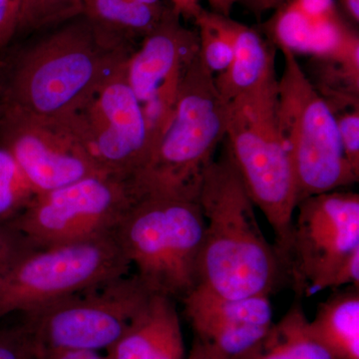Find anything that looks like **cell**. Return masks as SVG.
I'll list each match as a JSON object with an SVG mask.
<instances>
[{
	"label": "cell",
	"instance_id": "1",
	"mask_svg": "<svg viewBox=\"0 0 359 359\" xmlns=\"http://www.w3.org/2000/svg\"><path fill=\"white\" fill-rule=\"evenodd\" d=\"M132 54L104 42L80 14L0 53L4 103L42 117H68L81 110Z\"/></svg>",
	"mask_w": 359,
	"mask_h": 359
},
{
	"label": "cell",
	"instance_id": "2",
	"mask_svg": "<svg viewBox=\"0 0 359 359\" xmlns=\"http://www.w3.org/2000/svg\"><path fill=\"white\" fill-rule=\"evenodd\" d=\"M201 181L205 218L199 285L229 299L269 295L285 276L275 245L257 222L255 205L226 141Z\"/></svg>",
	"mask_w": 359,
	"mask_h": 359
},
{
	"label": "cell",
	"instance_id": "3",
	"mask_svg": "<svg viewBox=\"0 0 359 359\" xmlns=\"http://www.w3.org/2000/svg\"><path fill=\"white\" fill-rule=\"evenodd\" d=\"M278 82L276 70H271L256 88L229 102L224 141L255 207L273 229L285 271L297 192L278 127Z\"/></svg>",
	"mask_w": 359,
	"mask_h": 359
},
{
	"label": "cell",
	"instance_id": "4",
	"mask_svg": "<svg viewBox=\"0 0 359 359\" xmlns=\"http://www.w3.org/2000/svg\"><path fill=\"white\" fill-rule=\"evenodd\" d=\"M205 226L199 196L153 194L136 197L113 233L151 292L182 301L199 285Z\"/></svg>",
	"mask_w": 359,
	"mask_h": 359
},
{
	"label": "cell",
	"instance_id": "5",
	"mask_svg": "<svg viewBox=\"0 0 359 359\" xmlns=\"http://www.w3.org/2000/svg\"><path fill=\"white\" fill-rule=\"evenodd\" d=\"M228 107L199 50L184 74L166 130L145 166L130 179L137 197L199 196L203 174L226 137Z\"/></svg>",
	"mask_w": 359,
	"mask_h": 359
},
{
	"label": "cell",
	"instance_id": "6",
	"mask_svg": "<svg viewBox=\"0 0 359 359\" xmlns=\"http://www.w3.org/2000/svg\"><path fill=\"white\" fill-rule=\"evenodd\" d=\"M283 70L278 82V122L289 153L297 205L311 196L358 183L347 162L334 113L314 88L297 55L280 50Z\"/></svg>",
	"mask_w": 359,
	"mask_h": 359
},
{
	"label": "cell",
	"instance_id": "7",
	"mask_svg": "<svg viewBox=\"0 0 359 359\" xmlns=\"http://www.w3.org/2000/svg\"><path fill=\"white\" fill-rule=\"evenodd\" d=\"M130 269L113 233L33 249L0 278V318L99 287L129 275Z\"/></svg>",
	"mask_w": 359,
	"mask_h": 359
},
{
	"label": "cell",
	"instance_id": "8",
	"mask_svg": "<svg viewBox=\"0 0 359 359\" xmlns=\"http://www.w3.org/2000/svg\"><path fill=\"white\" fill-rule=\"evenodd\" d=\"M154 292L136 275L116 278L23 314L40 359L65 351H107Z\"/></svg>",
	"mask_w": 359,
	"mask_h": 359
},
{
	"label": "cell",
	"instance_id": "9",
	"mask_svg": "<svg viewBox=\"0 0 359 359\" xmlns=\"http://www.w3.org/2000/svg\"><path fill=\"white\" fill-rule=\"evenodd\" d=\"M136 199L129 180L96 174L37 195L11 221L36 249L114 231Z\"/></svg>",
	"mask_w": 359,
	"mask_h": 359
},
{
	"label": "cell",
	"instance_id": "10",
	"mask_svg": "<svg viewBox=\"0 0 359 359\" xmlns=\"http://www.w3.org/2000/svg\"><path fill=\"white\" fill-rule=\"evenodd\" d=\"M287 278L297 297L327 290L342 262L359 248V195L337 190L297 205Z\"/></svg>",
	"mask_w": 359,
	"mask_h": 359
},
{
	"label": "cell",
	"instance_id": "11",
	"mask_svg": "<svg viewBox=\"0 0 359 359\" xmlns=\"http://www.w3.org/2000/svg\"><path fill=\"white\" fill-rule=\"evenodd\" d=\"M0 145L13 155L36 195L96 174L74 114L42 117L4 103Z\"/></svg>",
	"mask_w": 359,
	"mask_h": 359
},
{
	"label": "cell",
	"instance_id": "12",
	"mask_svg": "<svg viewBox=\"0 0 359 359\" xmlns=\"http://www.w3.org/2000/svg\"><path fill=\"white\" fill-rule=\"evenodd\" d=\"M126 63L74 116L97 167L103 173L130 180L148 162L153 143L127 80Z\"/></svg>",
	"mask_w": 359,
	"mask_h": 359
},
{
	"label": "cell",
	"instance_id": "13",
	"mask_svg": "<svg viewBox=\"0 0 359 359\" xmlns=\"http://www.w3.org/2000/svg\"><path fill=\"white\" fill-rule=\"evenodd\" d=\"M199 50L197 30L187 28L173 8L127 61V80L145 115L153 150L173 114L187 68Z\"/></svg>",
	"mask_w": 359,
	"mask_h": 359
},
{
	"label": "cell",
	"instance_id": "14",
	"mask_svg": "<svg viewBox=\"0 0 359 359\" xmlns=\"http://www.w3.org/2000/svg\"><path fill=\"white\" fill-rule=\"evenodd\" d=\"M195 339L223 359H241L273 325L269 295L229 299L197 285L181 301Z\"/></svg>",
	"mask_w": 359,
	"mask_h": 359
},
{
	"label": "cell",
	"instance_id": "15",
	"mask_svg": "<svg viewBox=\"0 0 359 359\" xmlns=\"http://www.w3.org/2000/svg\"><path fill=\"white\" fill-rule=\"evenodd\" d=\"M264 28L276 48L311 57L334 50L354 30L337 0H285Z\"/></svg>",
	"mask_w": 359,
	"mask_h": 359
},
{
	"label": "cell",
	"instance_id": "16",
	"mask_svg": "<svg viewBox=\"0 0 359 359\" xmlns=\"http://www.w3.org/2000/svg\"><path fill=\"white\" fill-rule=\"evenodd\" d=\"M110 359H185L176 301L153 294L120 339L107 349Z\"/></svg>",
	"mask_w": 359,
	"mask_h": 359
},
{
	"label": "cell",
	"instance_id": "17",
	"mask_svg": "<svg viewBox=\"0 0 359 359\" xmlns=\"http://www.w3.org/2000/svg\"><path fill=\"white\" fill-rule=\"evenodd\" d=\"M172 9L171 4L151 6L133 0H83L82 14L104 42L134 52Z\"/></svg>",
	"mask_w": 359,
	"mask_h": 359
},
{
	"label": "cell",
	"instance_id": "18",
	"mask_svg": "<svg viewBox=\"0 0 359 359\" xmlns=\"http://www.w3.org/2000/svg\"><path fill=\"white\" fill-rule=\"evenodd\" d=\"M233 56L231 65L215 76L217 88L231 102L264 81L276 69V47L250 26L233 21Z\"/></svg>",
	"mask_w": 359,
	"mask_h": 359
},
{
	"label": "cell",
	"instance_id": "19",
	"mask_svg": "<svg viewBox=\"0 0 359 359\" xmlns=\"http://www.w3.org/2000/svg\"><path fill=\"white\" fill-rule=\"evenodd\" d=\"M309 72L332 112L359 105L358 33L353 30L334 50L311 57Z\"/></svg>",
	"mask_w": 359,
	"mask_h": 359
},
{
	"label": "cell",
	"instance_id": "20",
	"mask_svg": "<svg viewBox=\"0 0 359 359\" xmlns=\"http://www.w3.org/2000/svg\"><path fill=\"white\" fill-rule=\"evenodd\" d=\"M309 327L335 359H359V289L341 290L321 302Z\"/></svg>",
	"mask_w": 359,
	"mask_h": 359
},
{
	"label": "cell",
	"instance_id": "21",
	"mask_svg": "<svg viewBox=\"0 0 359 359\" xmlns=\"http://www.w3.org/2000/svg\"><path fill=\"white\" fill-rule=\"evenodd\" d=\"M241 359H335L314 337L299 302L273 323L266 337Z\"/></svg>",
	"mask_w": 359,
	"mask_h": 359
},
{
	"label": "cell",
	"instance_id": "22",
	"mask_svg": "<svg viewBox=\"0 0 359 359\" xmlns=\"http://www.w3.org/2000/svg\"><path fill=\"white\" fill-rule=\"evenodd\" d=\"M199 37L200 56L215 76L223 73L233 56V21L202 7L194 18Z\"/></svg>",
	"mask_w": 359,
	"mask_h": 359
},
{
	"label": "cell",
	"instance_id": "23",
	"mask_svg": "<svg viewBox=\"0 0 359 359\" xmlns=\"http://www.w3.org/2000/svg\"><path fill=\"white\" fill-rule=\"evenodd\" d=\"M83 0H18V28L21 40L55 27L82 14Z\"/></svg>",
	"mask_w": 359,
	"mask_h": 359
},
{
	"label": "cell",
	"instance_id": "24",
	"mask_svg": "<svg viewBox=\"0 0 359 359\" xmlns=\"http://www.w3.org/2000/svg\"><path fill=\"white\" fill-rule=\"evenodd\" d=\"M36 196L13 155L0 145V223L18 218Z\"/></svg>",
	"mask_w": 359,
	"mask_h": 359
},
{
	"label": "cell",
	"instance_id": "25",
	"mask_svg": "<svg viewBox=\"0 0 359 359\" xmlns=\"http://www.w3.org/2000/svg\"><path fill=\"white\" fill-rule=\"evenodd\" d=\"M334 113L340 142L347 162L359 175V105Z\"/></svg>",
	"mask_w": 359,
	"mask_h": 359
},
{
	"label": "cell",
	"instance_id": "26",
	"mask_svg": "<svg viewBox=\"0 0 359 359\" xmlns=\"http://www.w3.org/2000/svg\"><path fill=\"white\" fill-rule=\"evenodd\" d=\"M0 359H40L34 339L25 323L0 328Z\"/></svg>",
	"mask_w": 359,
	"mask_h": 359
},
{
	"label": "cell",
	"instance_id": "27",
	"mask_svg": "<svg viewBox=\"0 0 359 359\" xmlns=\"http://www.w3.org/2000/svg\"><path fill=\"white\" fill-rule=\"evenodd\" d=\"M36 248L11 222L0 223V278L26 252Z\"/></svg>",
	"mask_w": 359,
	"mask_h": 359
},
{
	"label": "cell",
	"instance_id": "28",
	"mask_svg": "<svg viewBox=\"0 0 359 359\" xmlns=\"http://www.w3.org/2000/svg\"><path fill=\"white\" fill-rule=\"evenodd\" d=\"M18 28V0H0V53L16 39Z\"/></svg>",
	"mask_w": 359,
	"mask_h": 359
},
{
	"label": "cell",
	"instance_id": "29",
	"mask_svg": "<svg viewBox=\"0 0 359 359\" xmlns=\"http://www.w3.org/2000/svg\"><path fill=\"white\" fill-rule=\"evenodd\" d=\"M344 285L359 287V248L340 264L330 280L328 289L337 290Z\"/></svg>",
	"mask_w": 359,
	"mask_h": 359
},
{
	"label": "cell",
	"instance_id": "30",
	"mask_svg": "<svg viewBox=\"0 0 359 359\" xmlns=\"http://www.w3.org/2000/svg\"><path fill=\"white\" fill-rule=\"evenodd\" d=\"M170 4L181 18L188 20H194L202 9L200 0H170Z\"/></svg>",
	"mask_w": 359,
	"mask_h": 359
},
{
	"label": "cell",
	"instance_id": "31",
	"mask_svg": "<svg viewBox=\"0 0 359 359\" xmlns=\"http://www.w3.org/2000/svg\"><path fill=\"white\" fill-rule=\"evenodd\" d=\"M45 359H110L107 355H101L98 351H65V353H60L53 354V355L48 356Z\"/></svg>",
	"mask_w": 359,
	"mask_h": 359
},
{
	"label": "cell",
	"instance_id": "32",
	"mask_svg": "<svg viewBox=\"0 0 359 359\" xmlns=\"http://www.w3.org/2000/svg\"><path fill=\"white\" fill-rule=\"evenodd\" d=\"M188 359H223L211 348L203 344L199 340H194L192 348Z\"/></svg>",
	"mask_w": 359,
	"mask_h": 359
},
{
	"label": "cell",
	"instance_id": "33",
	"mask_svg": "<svg viewBox=\"0 0 359 359\" xmlns=\"http://www.w3.org/2000/svg\"><path fill=\"white\" fill-rule=\"evenodd\" d=\"M210 11L223 16H230L233 6L240 0H205Z\"/></svg>",
	"mask_w": 359,
	"mask_h": 359
},
{
	"label": "cell",
	"instance_id": "34",
	"mask_svg": "<svg viewBox=\"0 0 359 359\" xmlns=\"http://www.w3.org/2000/svg\"><path fill=\"white\" fill-rule=\"evenodd\" d=\"M346 15L353 22H359V0H339Z\"/></svg>",
	"mask_w": 359,
	"mask_h": 359
},
{
	"label": "cell",
	"instance_id": "35",
	"mask_svg": "<svg viewBox=\"0 0 359 359\" xmlns=\"http://www.w3.org/2000/svg\"><path fill=\"white\" fill-rule=\"evenodd\" d=\"M283 1H285V0H259L256 13H264V11L278 8Z\"/></svg>",
	"mask_w": 359,
	"mask_h": 359
},
{
	"label": "cell",
	"instance_id": "36",
	"mask_svg": "<svg viewBox=\"0 0 359 359\" xmlns=\"http://www.w3.org/2000/svg\"><path fill=\"white\" fill-rule=\"evenodd\" d=\"M133 1L138 2V4H146V6H165L164 0H133Z\"/></svg>",
	"mask_w": 359,
	"mask_h": 359
},
{
	"label": "cell",
	"instance_id": "37",
	"mask_svg": "<svg viewBox=\"0 0 359 359\" xmlns=\"http://www.w3.org/2000/svg\"><path fill=\"white\" fill-rule=\"evenodd\" d=\"M245 1H247L248 6H249L250 8H252L255 11H257L259 0H245Z\"/></svg>",
	"mask_w": 359,
	"mask_h": 359
},
{
	"label": "cell",
	"instance_id": "38",
	"mask_svg": "<svg viewBox=\"0 0 359 359\" xmlns=\"http://www.w3.org/2000/svg\"><path fill=\"white\" fill-rule=\"evenodd\" d=\"M2 109H4V97H2L1 87H0V115H1Z\"/></svg>",
	"mask_w": 359,
	"mask_h": 359
}]
</instances>
